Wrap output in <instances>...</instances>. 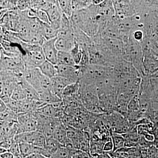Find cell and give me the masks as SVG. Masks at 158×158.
Returning <instances> with one entry per match:
<instances>
[{
	"label": "cell",
	"mask_w": 158,
	"mask_h": 158,
	"mask_svg": "<svg viewBox=\"0 0 158 158\" xmlns=\"http://www.w3.org/2000/svg\"><path fill=\"white\" fill-rule=\"evenodd\" d=\"M74 84L69 79L60 76L51 79V90L53 93L62 100L63 91L66 86Z\"/></svg>",
	"instance_id": "5b68a950"
},
{
	"label": "cell",
	"mask_w": 158,
	"mask_h": 158,
	"mask_svg": "<svg viewBox=\"0 0 158 158\" xmlns=\"http://www.w3.org/2000/svg\"><path fill=\"white\" fill-rule=\"evenodd\" d=\"M57 65L76 66L70 52H59Z\"/></svg>",
	"instance_id": "7c38bea8"
},
{
	"label": "cell",
	"mask_w": 158,
	"mask_h": 158,
	"mask_svg": "<svg viewBox=\"0 0 158 158\" xmlns=\"http://www.w3.org/2000/svg\"><path fill=\"white\" fill-rule=\"evenodd\" d=\"M17 123L19 134L37 131V121L35 112L18 114Z\"/></svg>",
	"instance_id": "7a4b0ae2"
},
{
	"label": "cell",
	"mask_w": 158,
	"mask_h": 158,
	"mask_svg": "<svg viewBox=\"0 0 158 158\" xmlns=\"http://www.w3.org/2000/svg\"><path fill=\"white\" fill-rule=\"evenodd\" d=\"M57 37L53 39L45 40L42 45L43 51L46 60L55 65L57 64L59 51L56 45Z\"/></svg>",
	"instance_id": "277c9868"
},
{
	"label": "cell",
	"mask_w": 158,
	"mask_h": 158,
	"mask_svg": "<svg viewBox=\"0 0 158 158\" xmlns=\"http://www.w3.org/2000/svg\"><path fill=\"white\" fill-rule=\"evenodd\" d=\"M1 158H15L14 155L10 152L8 151L0 155Z\"/></svg>",
	"instance_id": "83f0119b"
},
{
	"label": "cell",
	"mask_w": 158,
	"mask_h": 158,
	"mask_svg": "<svg viewBox=\"0 0 158 158\" xmlns=\"http://www.w3.org/2000/svg\"><path fill=\"white\" fill-rule=\"evenodd\" d=\"M43 74L49 78L57 76V71L56 65L45 60L38 67Z\"/></svg>",
	"instance_id": "8fae6325"
},
{
	"label": "cell",
	"mask_w": 158,
	"mask_h": 158,
	"mask_svg": "<svg viewBox=\"0 0 158 158\" xmlns=\"http://www.w3.org/2000/svg\"><path fill=\"white\" fill-rule=\"evenodd\" d=\"M152 103L153 108L155 111L158 109V92L153 97Z\"/></svg>",
	"instance_id": "4316f807"
},
{
	"label": "cell",
	"mask_w": 158,
	"mask_h": 158,
	"mask_svg": "<svg viewBox=\"0 0 158 158\" xmlns=\"http://www.w3.org/2000/svg\"><path fill=\"white\" fill-rule=\"evenodd\" d=\"M156 55H157L158 56V53H156Z\"/></svg>",
	"instance_id": "e575fe53"
},
{
	"label": "cell",
	"mask_w": 158,
	"mask_h": 158,
	"mask_svg": "<svg viewBox=\"0 0 158 158\" xmlns=\"http://www.w3.org/2000/svg\"><path fill=\"white\" fill-rule=\"evenodd\" d=\"M16 9L21 11H27L30 9V1H18L16 2Z\"/></svg>",
	"instance_id": "d4e9b609"
},
{
	"label": "cell",
	"mask_w": 158,
	"mask_h": 158,
	"mask_svg": "<svg viewBox=\"0 0 158 158\" xmlns=\"http://www.w3.org/2000/svg\"><path fill=\"white\" fill-rule=\"evenodd\" d=\"M24 141L35 147L43 148L46 143L47 139L42 132L39 131L25 133Z\"/></svg>",
	"instance_id": "8992f818"
},
{
	"label": "cell",
	"mask_w": 158,
	"mask_h": 158,
	"mask_svg": "<svg viewBox=\"0 0 158 158\" xmlns=\"http://www.w3.org/2000/svg\"><path fill=\"white\" fill-rule=\"evenodd\" d=\"M122 135L125 139L124 147H138L140 135L137 131V126L129 132Z\"/></svg>",
	"instance_id": "30bf717a"
},
{
	"label": "cell",
	"mask_w": 158,
	"mask_h": 158,
	"mask_svg": "<svg viewBox=\"0 0 158 158\" xmlns=\"http://www.w3.org/2000/svg\"><path fill=\"white\" fill-rule=\"evenodd\" d=\"M111 138L114 147L113 152L116 151L117 150L124 147L125 139L122 135L114 132L112 131H111Z\"/></svg>",
	"instance_id": "e0dca14e"
},
{
	"label": "cell",
	"mask_w": 158,
	"mask_h": 158,
	"mask_svg": "<svg viewBox=\"0 0 158 158\" xmlns=\"http://www.w3.org/2000/svg\"><path fill=\"white\" fill-rule=\"evenodd\" d=\"M77 44L75 37L71 38L57 37L56 45L59 52H70Z\"/></svg>",
	"instance_id": "ba28073f"
},
{
	"label": "cell",
	"mask_w": 158,
	"mask_h": 158,
	"mask_svg": "<svg viewBox=\"0 0 158 158\" xmlns=\"http://www.w3.org/2000/svg\"><path fill=\"white\" fill-rule=\"evenodd\" d=\"M140 110L138 95L134 96L130 101L127 106V113L137 112Z\"/></svg>",
	"instance_id": "cb8c5ba5"
},
{
	"label": "cell",
	"mask_w": 158,
	"mask_h": 158,
	"mask_svg": "<svg viewBox=\"0 0 158 158\" xmlns=\"http://www.w3.org/2000/svg\"><path fill=\"white\" fill-rule=\"evenodd\" d=\"M113 144L111 138L105 143L103 147V152H113Z\"/></svg>",
	"instance_id": "484cf974"
},
{
	"label": "cell",
	"mask_w": 158,
	"mask_h": 158,
	"mask_svg": "<svg viewBox=\"0 0 158 158\" xmlns=\"http://www.w3.org/2000/svg\"><path fill=\"white\" fill-rule=\"evenodd\" d=\"M143 158L141 156V157H137V158Z\"/></svg>",
	"instance_id": "836d02e7"
},
{
	"label": "cell",
	"mask_w": 158,
	"mask_h": 158,
	"mask_svg": "<svg viewBox=\"0 0 158 158\" xmlns=\"http://www.w3.org/2000/svg\"><path fill=\"white\" fill-rule=\"evenodd\" d=\"M58 5L62 13L69 18L71 19L73 12L72 1H57Z\"/></svg>",
	"instance_id": "ac0fdd59"
},
{
	"label": "cell",
	"mask_w": 158,
	"mask_h": 158,
	"mask_svg": "<svg viewBox=\"0 0 158 158\" xmlns=\"http://www.w3.org/2000/svg\"><path fill=\"white\" fill-rule=\"evenodd\" d=\"M155 136V141H154L153 145L158 148V131H154L152 133Z\"/></svg>",
	"instance_id": "f1b7e54d"
},
{
	"label": "cell",
	"mask_w": 158,
	"mask_h": 158,
	"mask_svg": "<svg viewBox=\"0 0 158 158\" xmlns=\"http://www.w3.org/2000/svg\"></svg>",
	"instance_id": "8d00e7d4"
},
{
	"label": "cell",
	"mask_w": 158,
	"mask_h": 158,
	"mask_svg": "<svg viewBox=\"0 0 158 158\" xmlns=\"http://www.w3.org/2000/svg\"><path fill=\"white\" fill-rule=\"evenodd\" d=\"M73 11L87 9L92 6L93 1H72Z\"/></svg>",
	"instance_id": "44dd1931"
},
{
	"label": "cell",
	"mask_w": 158,
	"mask_h": 158,
	"mask_svg": "<svg viewBox=\"0 0 158 158\" xmlns=\"http://www.w3.org/2000/svg\"><path fill=\"white\" fill-rule=\"evenodd\" d=\"M21 154L24 158L27 157L34 153V146L28 143H21L19 144Z\"/></svg>",
	"instance_id": "7402d4cb"
},
{
	"label": "cell",
	"mask_w": 158,
	"mask_h": 158,
	"mask_svg": "<svg viewBox=\"0 0 158 158\" xmlns=\"http://www.w3.org/2000/svg\"><path fill=\"white\" fill-rule=\"evenodd\" d=\"M70 52L76 65H80L84 54L83 48L77 43L74 48Z\"/></svg>",
	"instance_id": "ffe728a7"
},
{
	"label": "cell",
	"mask_w": 158,
	"mask_h": 158,
	"mask_svg": "<svg viewBox=\"0 0 158 158\" xmlns=\"http://www.w3.org/2000/svg\"><path fill=\"white\" fill-rule=\"evenodd\" d=\"M80 88V81L66 86L63 91L62 99L78 95Z\"/></svg>",
	"instance_id": "5bb4252c"
},
{
	"label": "cell",
	"mask_w": 158,
	"mask_h": 158,
	"mask_svg": "<svg viewBox=\"0 0 158 158\" xmlns=\"http://www.w3.org/2000/svg\"><path fill=\"white\" fill-rule=\"evenodd\" d=\"M59 30L55 28L50 25L43 24L41 34L45 40H48L57 37Z\"/></svg>",
	"instance_id": "4fadbf2b"
},
{
	"label": "cell",
	"mask_w": 158,
	"mask_h": 158,
	"mask_svg": "<svg viewBox=\"0 0 158 158\" xmlns=\"http://www.w3.org/2000/svg\"><path fill=\"white\" fill-rule=\"evenodd\" d=\"M8 151H9L8 150L6 149V148H4L1 147L0 148V154H1V155L5 153Z\"/></svg>",
	"instance_id": "d6a6232c"
},
{
	"label": "cell",
	"mask_w": 158,
	"mask_h": 158,
	"mask_svg": "<svg viewBox=\"0 0 158 158\" xmlns=\"http://www.w3.org/2000/svg\"><path fill=\"white\" fill-rule=\"evenodd\" d=\"M143 66L145 76L158 70V56L154 50L143 52Z\"/></svg>",
	"instance_id": "3957f363"
},
{
	"label": "cell",
	"mask_w": 158,
	"mask_h": 158,
	"mask_svg": "<svg viewBox=\"0 0 158 158\" xmlns=\"http://www.w3.org/2000/svg\"><path fill=\"white\" fill-rule=\"evenodd\" d=\"M59 110V109L55 107L53 105L46 104L40 107L37 110V112L44 116L54 118Z\"/></svg>",
	"instance_id": "9a60e30c"
},
{
	"label": "cell",
	"mask_w": 158,
	"mask_h": 158,
	"mask_svg": "<svg viewBox=\"0 0 158 158\" xmlns=\"http://www.w3.org/2000/svg\"><path fill=\"white\" fill-rule=\"evenodd\" d=\"M152 120L154 122H158V109L155 111L154 113Z\"/></svg>",
	"instance_id": "1f68e13d"
},
{
	"label": "cell",
	"mask_w": 158,
	"mask_h": 158,
	"mask_svg": "<svg viewBox=\"0 0 158 158\" xmlns=\"http://www.w3.org/2000/svg\"><path fill=\"white\" fill-rule=\"evenodd\" d=\"M53 138L59 141L64 146L71 142L67 137L65 125L60 120L57 122L55 127Z\"/></svg>",
	"instance_id": "52a82bcc"
},
{
	"label": "cell",
	"mask_w": 158,
	"mask_h": 158,
	"mask_svg": "<svg viewBox=\"0 0 158 158\" xmlns=\"http://www.w3.org/2000/svg\"><path fill=\"white\" fill-rule=\"evenodd\" d=\"M115 17L124 19L138 15L135 1H113Z\"/></svg>",
	"instance_id": "6da1fadb"
},
{
	"label": "cell",
	"mask_w": 158,
	"mask_h": 158,
	"mask_svg": "<svg viewBox=\"0 0 158 158\" xmlns=\"http://www.w3.org/2000/svg\"><path fill=\"white\" fill-rule=\"evenodd\" d=\"M148 77L150 84L153 91L154 96L158 92V70L149 75Z\"/></svg>",
	"instance_id": "603a6c76"
},
{
	"label": "cell",
	"mask_w": 158,
	"mask_h": 158,
	"mask_svg": "<svg viewBox=\"0 0 158 158\" xmlns=\"http://www.w3.org/2000/svg\"><path fill=\"white\" fill-rule=\"evenodd\" d=\"M19 82L13 90L11 97L16 101H22L27 99L25 92Z\"/></svg>",
	"instance_id": "d6986e66"
},
{
	"label": "cell",
	"mask_w": 158,
	"mask_h": 158,
	"mask_svg": "<svg viewBox=\"0 0 158 158\" xmlns=\"http://www.w3.org/2000/svg\"><path fill=\"white\" fill-rule=\"evenodd\" d=\"M0 102H0V104H1L0 105H1V109H0V110H1V113L6 111V110L8 109V107H7V105H6L2 100L1 99V101H0Z\"/></svg>",
	"instance_id": "f546056e"
},
{
	"label": "cell",
	"mask_w": 158,
	"mask_h": 158,
	"mask_svg": "<svg viewBox=\"0 0 158 158\" xmlns=\"http://www.w3.org/2000/svg\"></svg>",
	"instance_id": "d590c367"
},
{
	"label": "cell",
	"mask_w": 158,
	"mask_h": 158,
	"mask_svg": "<svg viewBox=\"0 0 158 158\" xmlns=\"http://www.w3.org/2000/svg\"><path fill=\"white\" fill-rule=\"evenodd\" d=\"M25 158H48L42 155L37 153H33L29 156Z\"/></svg>",
	"instance_id": "4dcf8cb0"
},
{
	"label": "cell",
	"mask_w": 158,
	"mask_h": 158,
	"mask_svg": "<svg viewBox=\"0 0 158 158\" xmlns=\"http://www.w3.org/2000/svg\"><path fill=\"white\" fill-rule=\"evenodd\" d=\"M62 146H64L54 138H51L47 140L46 143L44 148L52 157Z\"/></svg>",
	"instance_id": "2e32d148"
},
{
	"label": "cell",
	"mask_w": 158,
	"mask_h": 158,
	"mask_svg": "<svg viewBox=\"0 0 158 158\" xmlns=\"http://www.w3.org/2000/svg\"><path fill=\"white\" fill-rule=\"evenodd\" d=\"M45 11L51 23L59 22L61 21L63 13L58 5V1H53L51 6Z\"/></svg>",
	"instance_id": "9c48e42d"
}]
</instances>
